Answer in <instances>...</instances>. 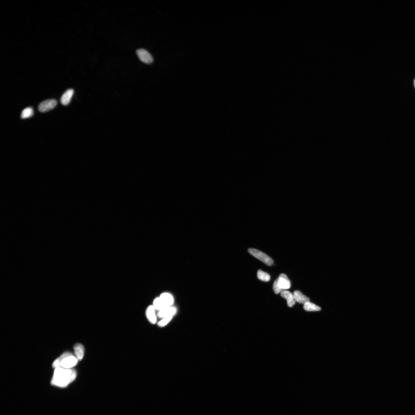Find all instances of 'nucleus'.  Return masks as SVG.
<instances>
[{
	"label": "nucleus",
	"mask_w": 415,
	"mask_h": 415,
	"mask_svg": "<svg viewBox=\"0 0 415 415\" xmlns=\"http://www.w3.org/2000/svg\"><path fill=\"white\" fill-rule=\"evenodd\" d=\"M148 187L144 178L135 179L124 191L121 198L122 206L127 211H134L140 205L143 195Z\"/></svg>",
	"instance_id": "7ed1b4c3"
},
{
	"label": "nucleus",
	"mask_w": 415,
	"mask_h": 415,
	"mask_svg": "<svg viewBox=\"0 0 415 415\" xmlns=\"http://www.w3.org/2000/svg\"><path fill=\"white\" fill-rule=\"evenodd\" d=\"M114 207V202L109 199L91 200L78 209L76 218L80 224L92 225L104 220L113 212Z\"/></svg>",
	"instance_id": "f257e3e1"
},
{
	"label": "nucleus",
	"mask_w": 415,
	"mask_h": 415,
	"mask_svg": "<svg viewBox=\"0 0 415 415\" xmlns=\"http://www.w3.org/2000/svg\"><path fill=\"white\" fill-rule=\"evenodd\" d=\"M67 229V218L56 214L48 218L43 224L42 235L44 238H52L63 234Z\"/></svg>",
	"instance_id": "20e7f679"
},
{
	"label": "nucleus",
	"mask_w": 415,
	"mask_h": 415,
	"mask_svg": "<svg viewBox=\"0 0 415 415\" xmlns=\"http://www.w3.org/2000/svg\"><path fill=\"white\" fill-rule=\"evenodd\" d=\"M273 108L280 120L293 128H301L307 122V115L294 101L286 97L273 101Z\"/></svg>",
	"instance_id": "f03ea898"
}]
</instances>
